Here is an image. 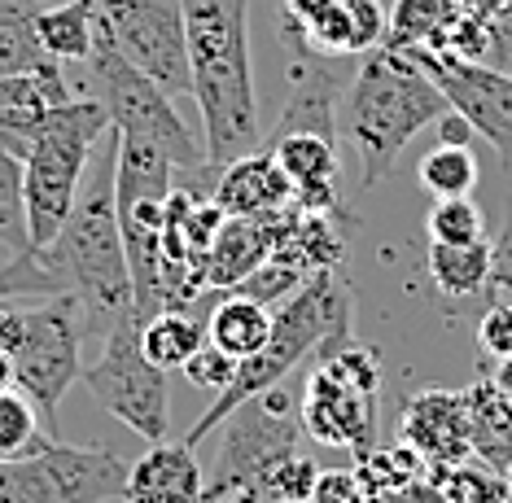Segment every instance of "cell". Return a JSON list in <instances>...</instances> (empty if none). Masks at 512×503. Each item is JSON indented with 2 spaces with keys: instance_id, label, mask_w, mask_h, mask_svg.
I'll use <instances>...</instances> for the list:
<instances>
[{
  "instance_id": "1",
  "label": "cell",
  "mask_w": 512,
  "mask_h": 503,
  "mask_svg": "<svg viewBox=\"0 0 512 503\" xmlns=\"http://www.w3.org/2000/svg\"><path fill=\"white\" fill-rule=\"evenodd\" d=\"M189 31V75L202 114L206 171L219 175L267 145L250 66V0H180Z\"/></svg>"
},
{
  "instance_id": "2",
  "label": "cell",
  "mask_w": 512,
  "mask_h": 503,
  "mask_svg": "<svg viewBox=\"0 0 512 503\" xmlns=\"http://www.w3.org/2000/svg\"><path fill=\"white\" fill-rule=\"evenodd\" d=\"M114 167H119V132H106L101 154L88 162L84 189L75 197L71 219L44 245L40 259L66 285V294L79 298L88 333H110L114 320L132 311V272H127L119 202H114Z\"/></svg>"
},
{
  "instance_id": "3",
  "label": "cell",
  "mask_w": 512,
  "mask_h": 503,
  "mask_svg": "<svg viewBox=\"0 0 512 503\" xmlns=\"http://www.w3.org/2000/svg\"><path fill=\"white\" fill-rule=\"evenodd\" d=\"M447 110V97L421 70V62H412V53L381 44L359 57L355 79L337 110V123L359 154V189L368 193L377 180H386L412 136L438 123Z\"/></svg>"
},
{
  "instance_id": "4",
  "label": "cell",
  "mask_w": 512,
  "mask_h": 503,
  "mask_svg": "<svg viewBox=\"0 0 512 503\" xmlns=\"http://www.w3.org/2000/svg\"><path fill=\"white\" fill-rule=\"evenodd\" d=\"M346 342H351V289H346V280L337 272H320V276L302 280L298 294H289L281 307H276V324H272L267 346L259 355L241 359L237 377L228 381L224 394H215L206 416L193 420L184 442L197 447V442L211 434V429L224 425L246 399L276 390L307 355H333V350Z\"/></svg>"
},
{
  "instance_id": "5",
  "label": "cell",
  "mask_w": 512,
  "mask_h": 503,
  "mask_svg": "<svg viewBox=\"0 0 512 503\" xmlns=\"http://www.w3.org/2000/svg\"><path fill=\"white\" fill-rule=\"evenodd\" d=\"M110 114L97 97H71L49 114L40 136L22 154V206H27V250H44L71 219L84 189L92 149L106 140Z\"/></svg>"
},
{
  "instance_id": "6",
  "label": "cell",
  "mask_w": 512,
  "mask_h": 503,
  "mask_svg": "<svg viewBox=\"0 0 512 503\" xmlns=\"http://www.w3.org/2000/svg\"><path fill=\"white\" fill-rule=\"evenodd\" d=\"M88 70H92V88H97V101L106 105L114 132L162 149V154L176 162L180 175L206 167V149L184 127L180 110L171 105V92H162L154 79L141 75L97 27H92Z\"/></svg>"
},
{
  "instance_id": "7",
  "label": "cell",
  "mask_w": 512,
  "mask_h": 503,
  "mask_svg": "<svg viewBox=\"0 0 512 503\" xmlns=\"http://www.w3.org/2000/svg\"><path fill=\"white\" fill-rule=\"evenodd\" d=\"M79 381H84L92 399L106 407L114 420H123L132 434H141L145 442H167V429H171L167 372L145 359L136 311H127L123 320L110 324V333L101 337L97 364H88Z\"/></svg>"
},
{
  "instance_id": "8",
  "label": "cell",
  "mask_w": 512,
  "mask_h": 503,
  "mask_svg": "<svg viewBox=\"0 0 512 503\" xmlns=\"http://www.w3.org/2000/svg\"><path fill=\"white\" fill-rule=\"evenodd\" d=\"M132 464L106 447L49 438L40 451L0 464V503H123Z\"/></svg>"
},
{
  "instance_id": "9",
  "label": "cell",
  "mask_w": 512,
  "mask_h": 503,
  "mask_svg": "<svg viewBox=\"0 0 512 503\" xmlns=\"http://www.w3.org/2000/svg\"><path fill=\"white\" fill-rule=\"evenodd\" d=\"M84 337V307L71 294L40 298V307L27 311V337L14 355V390L36 403L49 434L57 429V407L66 390L84 377Z\"/></svg>"
},
{
  "instance_id": "10",
  "label": "cell",
  "mask_w": 512,
  "mask_h": 503,
  "mask_svg": "<svg viewBox=\"0 0 512 503\" xmlns=\"http://www.w3.org/2000/svg\"><path fill=\"white\" fill-rule=\"evenodd\" d=\"M106 40L171 97H189V31L180 0H97L92 18Z\"/></svg>"
},
{
  "instance_id": "11",
  "label": "cell",
  "mask_w": 512,
  "mask_h": 503,
  "mask_svg": "<svg viewBox=\"0 0 512 503\" xmlns=\"http://www.w3.org/2000/svg\"><path fill=\"white\" fill-rule=\"evenodd\" d=\"M224 425H228V438L215 455L211 477H206V499L228 495V490H241V486L259 490L263 477L281 460L298 455L302 447V420L281 390L254 394Z\"/></svg>"
},
{
  "instance_id": "12",
  "label": "cell",
  "mask_w": 512,
  "mask_h": 503,
  "mask_svg": "<svg viewBox=\"0 0 512 503\" xmlns=\"http://www.w3.org/2000/svg\"><path fill=\"white\" fill-rule=\"evenodd\" d=\"M399 53H412V62H421V70L438 84L451 110L460 119H469L473 132L512 171V75L508 70L486 66V62H464V57L434 53V49H399Z\"/></svg>"
},
{
  "instance_id": "13",
  "label": "cell",
  "mask_w": 512,
  "mask_h": 503,
  "mask_svg": "<svg viewBox=\"0 0 512 503\" xmlns=\"http://www.w3.org/2000/svg\"><path fill=\"white\" fill-rule=\"evenodd\" d=\"M302 434L324 447H346L359 455V464L377 451V390L337 377L333 368H316L302 394Z\"/></svg>"
},
{
  "instance_id": "14",
  "label": "cell",
  "mask_w": 512,
  "mask_h": 503,
  "mask_svg": "<svg viewBox=\"0 0 512 503\" xmlns=\"http://www.w3.org/2000/svg\"><path fill=\"white\" fill-rule=\"evenodd\" d=\"M403 447H412L429 469L473 460L469 399L464 390H421L403 403Z\"/></svg>"
},
{
  "instance_id": "15",
  "label": "cell",
  "mask_w": 512,
  "mask_h": 503,
  "mask_svg": "<svg viewBox=\"0 0 512 503\" xmlns=\"http://www.w3.org/2000/svg\"><path fill=\"white\" fill-rule=\"evenodd\" d=\"M272 158L281 162V171L294 184V202L302 215H333L342 210V167H337V136L324 132H281L267 140Z\"/></svg>"
},
{
  "instance_id": "16",
  "label": "cell",
  "mask_w": 512,
  "mask_h": 503,
  "mask_svg": "<svg viewBox=\"0 0 512 503\" xmlns=\"http://www.w3.org/2000/svg\"><path fill=\"white\" fill-rule=\"evenodd\" d=\"M75 92L62 75V62H44L40 70H22V75L0 79V140L22 158L27 145L40 136L57 105H66Z\"/></svg>"
},
{
  "instance_id": "17",
  "label": "cell",
  "mask_w": 512,
  "mask_h": 503,
  "mask_svg": "<svg viewBox=\"0 0 512 503\" xmlns=\"http://www.w3.org/2000/svg\"><path fill=\"white\" fill-rule=\"evenodd\" d=\"M123 503H206V473L189 442H149L127 473Z\"/></svg>"
},
{
  "instance_id": "18",
  "label": "cell",
  "mask_w": 512,
  "mask_h": 503,
  "mask_svg": "<svg viewBox=\"0 0 512 503\" xmlns=\"http://www.w3.org/2000/svg\"><path fill=\"white\" fill-rule=\"evenodd\" d=\"M298 210V206H289ZM289 210L281 215H267V219H246V215H228L219 237L211 241L202 259V272H206V289H237L250 272L272 259V245H276V232L289 219Z\"/></svg>"
},
{
  "instance_id": "19",
  "label": "cell",
  "mask_w": 512,
  "mask_h": 503,
  "mask_svg": "<svg viewBox=\"0 0 512 503\" xmlns=\"http://www.w3.org/2000/svg\"><path fill=\"white\" fill-rule=\"evenodd\" d=\"M211 197L224 206V215H246V219H267V215H281V210L298 206L294 184H289V175L281 171V162L272 158L267 145L259 154H246L219 171Z\"/></svg>"
},
{
  "instance_id": "20",
  "label": "cell",
  "mask_w": 512,
  "mask_h": 503,
  "mask_svg": "<svg viewBox=\"0 0 512 503\" xmlns=\"http://www.w3.org/2000/svg\"><path fill=\"white\" fill-rule=\"evenodd\" d=\"M272 324H276V311L267 307V302L241 294V289H228V294L215 302V311L206 315V342L219 346L224 355H232L241 364V359L259 355L267 346Z\"/></svg>"
},
{
  "instance_id": "21",
  "label": "cell",
  "mask_w": 512,
  "mask_h": 503,
  "mask_svg": "<svg viewBox=\"0 0 512 503\" xmlns=\"http://www.w3.org/2000/svg\"><path fill=\"white\" fill-rule=\"evenodd\" d=\"M469 399V438H473V460H482L486 469L508 473L512 464V399L499 394L491 377L473 381L464 390Z\"/></svg>"
},
{
  "instance_id": "22",
  "label": "cell",
  "mask_w": 512,
  "mask_h": 503,
  "mask_svg": "<svg viewBox=\"0 0 512 503\" xmlns=\"http://www.w3.org/2000/svg\"><path fill=\"white\" fill-rule=\"evenodd\" d=\"M429 280L447 298H473L491 285V241L442 245L429 241Z\"/></svg>"
},
{
  "instance_id": "23",
  "label": "cell",
  "mask_w": 512,
  "mask_h": 503,
  "mask_svg": "<svg viewBox=\"0 0 512 503\" xmlns=\"http://www.w3.org/2000/svg\"><path fill=\"white\" fill-rule=\"evenodd\" d=\"M202 346H206V324H197L189 311H158L141 324V350L149 364H158L162 372H180Z\"/></svg>"
},
{
  "instance_id": "24",
  "label": "cell",
  "mask_w": 512,
  "mask_h": 503,
  "mask_svg": "<svg viewBox=\"0 0 512 503\" xmlns=\"http://www.w3.org/2000/svg\"><path fill=\"white\" fill-rule=\"evenodd\" d=\"M40 9V0H0V79L53 62L36 31Z\"/></svg>"
},
{
  "instance_id": "25",
  "label": "cell",
  "mask_w": 512,
  "mask_h": 503,
  "mask_svg": "<svg viewBox=\"0 0 512 503\" xmlns=\"http://www.w3.org/2000/svg\"><path fill=\"white\" fill-rule=\"evenodd\" d=\"M92 18H97V0H66V5L40 9L36 31H40L44 53H49L53 62H88Z\"/></svg>"
},
{
  "instance_id": "26",
  "label": "cell",
  "mask_w": 512,
  "mask_h": 503,
  "mask_svg": "<svg viewBox=\"0 0 512 503\" xmlns=\"http://www.w3.org/2000/svg\"><path fill=\"white\" fill-rule=\"evenodd\" d=\"M416 180L434 202L469 197L477 189V158L469 154V145H434L416 167Z\"/></svg>"
},
{
  "instance_id": "27",
  "label": "cell",
  "mask_w": 512,
  "mask_h": 503,
  "mask_svg": "<svg viewBox=\"0 0 512 503\" xmlns=\"http://www.w3.org/2000/svg\"><path fill=\"white\" fill-rule=\"evenodd\" d=\"M451 14H456V0H399L390 14L386 49H429Z\"/></svg>"
},
{
  "instance_id": "28",
  "label": "cell",
  "mask_w": 512,
  "mask_h": 503,
  "mask_svg": "<svg viewBox=\"0 0 512 503\" xmlns=\"http://www.w3.org/2000/svg\"><path fill=\"white\" fill-rule=\"evenodd\" d=\"M44 429H40V412L36 403L22 390H5L0 394V464L22 460V455L44 447Z\"/></svg>"
},
{
  "instance_id": "29",
  "label": "cell",
  "mask_w": 512,
  "mask_h": 503,
  "mask_svg": "<svg viewBox=\"0 0 512 503\" xmlns=\"http://www.w3.org/2000/svg\"><path fill=\"white\" fill-rule=\"evenodd\" d=\"M0 245L14 254L27 250V206H22V158L0 140Z\"/></svg>"
},
{
  "instance_id": "30",
  "label": "cell",
  "mask_w": 512,
  "mask_h": 503,
  "mask_svg": "<svg viewBox=\"0 0 512 503\" xmlns=\"http://www.w3.org/2000/svg\"><path fill=\"white\" fill-rule=\"evenodd\" d=\"M425 232H429V241H442V245H477V241H486L482 206H477L473 197H442V202L429 206Z\"/></svg>"
},
{
  "instance_id": "31",
  "label": "cell",
  "mask_w": 512,
  "mask_h": 503,
  "mask_svg": "<svg viewBox=\"0 0 512 503\" xmlns=\"http://www.w3.org/2000/svg\"><path fill=\"white\" fill-rule=\"evenodd\" d=\"M442 473V499L447 503H508L512 490L504 482V473L486 469L482 460H464L451 464V469H434Z\"/></svg>"
},
{
  "instance_id": "32",
  "label": "cell",
  "mask_w": 512,
  "mask_h": 503,
  "mask_svg": "<svg viewBox=\"0 0 512 503\" xmlns=\"http://www.w3.org/2000/svg\"><path fill=\"white\" fill-rule=\"evenodd\" d=\"M316 482H320V469L307 460V455H289V460H281L272 473L263 477V486H259V495L263 503H302V499H311L316 495Z\"/></svg>"
},
{
  "instance_id": "33",
  "label": "cell",
  "mask_w": 512,
  "mask_h": 503,
  "mask_svg": "<svg viewBox=\"0 0 512 503\" xmlns=\"http://www.w3.org/2000/svg\"><path fill=\"white\" fill-rule=\"evenodd\" d=\"M302 280H311V276H302L298 267H289L281 259H267L259 272H250L237 289L241 294H250V298H259V302H267V307H276V302H285L289 294H298Z\"/></svg>"
},
{
  "instance_id": "34",
  "label": "cell",
  "mask_w": 512,
  "mask_h": 503,
  "mask_svg": "<svg viewBox=\"0 0 512 503\" xmlns=\"http://www.w3.org/2000/svg\"><path fill=\"white\" fill-rule=\"evenodd\" d=\"M477 350L486 359H508L512 355V302L491 298V307L477 320Z\"/></svg>"
},
{
  "instance_id": "35",
  "label": "cell",
  "mask_w": 512,
  "mask_h": 503,
  "mask_svg": "<svg viewBox=\"0 0 512 503\" xmlns=\"http://www.w3.org/2000/svg\"><path fill=\"white\" fill-rule=\"evenodd\" d=\"M180 372H184V377H189L193 385H202V390L224 394V390H228V381L237 377V359L224 355V350H219V346L206 342V346L197 350V355H193V359H189V364H184Z\"/></svg>"
},
{
  "instance_id": "36",
  "label": "cell",
  "mask_w": 512,
  "mask_h": 503,
  "mask_svg": "<svg viewBox=\"0 0 512 503\" xmlns=\"http://www.w3.org/2000/svg\"><path fill=\"white\" fill-rule=\"evenodd\" d=\"M491 298H504L512 302V202H508V215H504V228L499 237L491 241Z\"/></svg>"
},
{
  "instance_id": "37",
  "label": "cell",
  "mask_w": 512,
  "mask_h": 503,
  "mask_svg": "<svg viewBox=\"0 0 512 503\" xmlns=\"http://www.w3.org/2000/svg\"><path fill=\"white\" fill-rule=\"evenodd\" d=\"M22 337H27V311L14 307V302H0V355L14 359Z\"/></svg>"
},
{
  "instance_id": "38",
  "label": "cell",
  "mask_w": 512,
  "mask_h": 503,
  "mask_svg": "<svg viewBox=\"0 0 512 503\" xmlns=\"http://www.w3.org/2000/svg\"><path fill=\"white\" fill-rule=\"evenodd\" d=\"M333 5H342V0H285V27H311Z\"/></svg>"
},
{
  "instance_id": "39",
  "label": "cell",
  "mask_w": 512,
  "mask_h": 503,
  "mask_svg": "<svg viewBox=\"0 0 512 503\" xmlns=\"http://www.w3.org/2000/svg\"><path fill=\"white\" fill-rule=\"evenodd\" d=\"M456 9L460 14H469V18H477V22H486V27L512 18V0H456Z\"/></svg>"
},
{
  "instance_id": "40",
  "label": "cell",
  "mask_w": 512,
  "mask_h": 503,
  "mask_svg": "<svg viewBox=\"0 0 512 503\" xmlns=\"http://www.w3.org/2000/svg\"><path fill=\"white\" fill-rule=\"evenodd\" d=\"M473 136H477V132L469 127V119H460L456 110H447V114L438 119V145H469Z\"/></svg>"
},
{
  "instance_id": "41",
  "label": "cell",
  "mask_w": 512,
  "mask_h": 503,
  "mask_svg": "<svg viewBox=\"0 0 512 503\" xmlns=\"http://www.w3.org/2000/svg\"><path fill=\"white\" fill-rule=\"evenodd\" d=\"M491 381L499 385V394H504V399H512V355H508V359H495Z\"/></svg>"
},
{
  "instance_id": "42",
  "label": "cell",
  "mask_w": 512,
  "mask_h": 503,
  "mask_svg": "<svg viewBox=\"0 0 512 503\" xmlns=\"http://www.w3.org/2000/svg\"><path fill=\"white\" fill-rule=\"evenodd\" d=\"M206 503H263V495L259 490H250V486H241V490H228V495H215Z\"/></svg>"
},
{
  "instance_id": "43",
  "label": "cell",
  "mask_w": 512,
  "mask_h": 503,
  "mask_svg": "<svg viewBox=\"0 0 512 503\" xmlns=\"http://www.w3.org/2000/svg\"><path fill=\"white\" fill-rule=\"evenodd\" d=\"M5 390H14V359L0 355V394Z\"/></svg>"
},
{
  "instance_id": "44",
  "label": "cell",
  "mask_w": 512,
  "mask_h": 503,
  "mask_svg": "<svg viewBox=\"0 0 512 503\" xmlns=\"http://www.w3.org/2000/svg\"><path fill=\"white\" fill-rule=\"evenodd\" d=\"M504 477H508V490H512V464H508V473H504Z\"/></svg>"
},
{
  "instance_id": "45",
  "label": "cell",
  "mask_w": 512,
  "mask_h": 503,
  "mask_svg": "<svg viewBox=\"0 0 512 503\" xmlns=\"http://www.w3.org/2000/svg\"><path fill=\"white\" fill-rule=\"evenodd\" d=\"M285 503H289V499H285ZM302 503H311V499H302Z\"/></svg>"
}]
</instances>
